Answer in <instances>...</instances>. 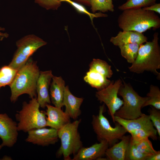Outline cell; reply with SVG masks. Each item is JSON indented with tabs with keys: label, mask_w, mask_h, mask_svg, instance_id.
Listing matches in <instances>:
<instances>
[{
	"label": "cell",
	"mask_w": 160,
	"mask_h": 160,
	"mask_svg": "<svg viewBox=\"0 0 160 160\" xmlns=\"http://www.w3.org/2000/svg\"><path fill=\"white\" fill-rule=\"evenodd\" d=\"M122 84V81L120 79L114 82L111 81L107 87L98 90L95 94L97 100L101 103L103 102L107 106L108 113L115 124V113L123 103V100L118 96L119 89Z\"/></svg>",
	"instance_id": "cell-9"
},
{
	"label": "cell",
	"mask_w": 160,
	"mask_h": 160,
	"mask_svg": "<svg viewBox=\"0 0 160 160\" xmlns=\"http://www.w3.org/2000/svg\"><path fill=\"white\" fill-rule=\"evenodd\" d=\"M156 0H127L125 3L119 6L118 8L123 11L130 9L143 8L156 3Z\"/></svg>",
	"instance_id": "cell-28"
},
{
	"label": "cell",
	"mask_w": 160,
	"mask_h": 160,
	"mask_svg": "<svg viewBox=\"0 0 160 160\" xmlns=\"http://www.w3.org/2000/svg\"><path fill=\"white\" fill-rule=\"evenodd\" d=\"M130 139V135H124L120 142L109 147L105 153V156L107 159L125 160L126 152Z\"/></svg>",
	"instance_id": "cell-19"
},
{
	"label": "cell",
	"mask_w": 160,
	"mask_h": 160,
	"mask_svg": "<svg viewBox=\"0 0 160 160\" xmlns=\"http://www.w3.org/2000/svg\"><path fill=\"white\" fill-rule=\"evenodd\" d=\"M149 156L140 153L130 140L126 152L125 160H147Z\"/></svg>",
	"instance_id": "cell-29"
},
{
	"label": "cell",
	"mask_w": 160,
	"mask_h": 160,
	"mask_svg": "<svg viewBox=\"0 0 160 160\" xmlns=\"http://www.w3.org/2000/svg\"><path fill=\"white\" fill-rule=\"evenodd\" d=\"M50 88L51 101L54 106L61 108L63 106V100L65 82L61 76H53Z\"/></svg>",
	"instance_id": "cell-18"
},
{
	"label": "cell",
	"mask_w": 160,
	"mask_h": 160,
	"mask_svg": "<svg viewBox=\"0 0 160 160\" xmlns=\"http://www.w3.org/2000/svg\"><path fill=\"white\" fill-rule=\"evenodd\" d=\"M81 119L71 122L57 130V135L61 141L60 147L56 153L58 157L63 156L64 160H71L70 156H74L83 146L78 131Z\"/></svg>",
	"instance_id": "cell-5"
},
{
	"label": "cell",
	"mask_w": 160,
	"mask_h": 160,
	"mask_svg": "<svg viewBox=\"0 0 160 160\" xmlns=\"http://www.w3.org/2000/svg\"><path fill=\"white\" fill-rule=\"evenodd\" d=\"M61 2L65 1L68 3L73 7L78 12L88 15L92 22L93 19L95 17H106L108 16L107 14L101 12L97 13H91L89 12L85 7L81 4L71 0H61Z\"/></svg>",
	"instance_id": "cell-30"
},
{
	"label": "cell",
	"mask_w": 160,
	"mask_h": 160,
	"mask_svg": "<svg viewBox=\"0 0 160 160\" xmlns=\"http://www.w3.org/2000/svg\"><path fill=\"white\" fill-rule=\"evenodd\" d=\"M40 72L37 62L30 57L18 70L9 85L11 102H15L20 95L25 94L28 95L31 98L36 97V86Z\"/></svg>",
	"instance_id": "cell-1"
},
{
	"label": "cell",
	"mask_w": 160,
	"mask_h": 160,
	"mask_svg": "<svg viewBox=\"0 0 160 160\" xmlns=\"http://www.w3.org/2000/svg\"><path fill=\"white\" fill-rule=\"evenodd\" d=\"M12 158L10 156H4L3 158L1 159V160H11Z\"/></svg>",
	"instance_id": "cell-37"
},
{
	"label": "cell",
	"mask_w": 160,
	"mask_h": 160,
	"mask_svg": "<svg viewBox=\"0 0 160 160\" xmlns=\"http://www.w3.org/2000/svg\"><path fill=\"white\" fill-rule=\"evenodd\" d=\"M157 130L153 129H140L131 132V140L133 142L137 141L146 138L150 137L153 140H157Z\"/></svg>",
	"instance_id": "cell-25"
},
{
	"label": "cell",
	"mask_w": 160,
	"mask_h": 160,
	"mask_svg": "<svg viewBox=\"0 0 160 160\" xmlns=\"http://www.w3.org/2000/svg\"><path fill=\"white\" fill-rule=\"evenodd\" d=\"M114 120L115 122L120 124L129 133L137 129L155 128L149 115L144 113L138 118L131 119H125L114 116Z\"/></svg>",
	"instance_id": "cell-15"
},
{
	"label": "cell",
	"mask_w": 160,
	"mask_h": 160,
	"mask_svg": "<svg viewBox=\"0 0 160 160\" xmlns=\"http://www.w3.org/2000/svg\"><path fill=\"white\" fill-rule=\"evenodd\" d=\"M42 39L33 34L27 35L16 42L17 48L9 65L18 70L38 49L47 44Z\"/></svg>",
	"instance_id": "cell-8"
},
{
	"label": "cell",
	"mask_w": 160,
	"mask_h": 160,
	"mask_svg": "<svg viewBox=\"0 0 160 160\" xmlns=\"http://www.w3.org/2000/svg\"><path fill=\"white\" fill-rule=\"evenodd\" d=\"M119 27L123 31H130L143 33L151 28L160 27V18L154 12L142 8L123 11L118 19Z\"/></svg>",
	"instance_id": "cell-2"
},
{
	"label": "cell",
	"mask_w": 160,
	"mask_h": 160,
	"mask_svg": "<svg viewBox=\"0 0 160 160\" xmlns=\"http://www.w3.org/2000/svg\"><path fill=\"white\" fill-rule=\"evenodd\" d=\"M3 147V146H2V145H1V144H0V150L1 149V148H2Z\"/></svg>",
	"instance_id": "cell-38"
},
{
	"label": "cell",
	"mask_w": 160,
	"mask_h": 160,
	"mask_svg": "<svg viewBox=\"0 0 160 160\" xmlns=\"http://www.w3.org/2000/svg\"><path fill=\"white\" fill-rule=\"evenodd\" d=\"M84 80L91 87L96 88L98 90L107 87L111 82L100 73L91 70L87 73Z\"/></svg>",
	"instance_id": "cell-20"
},
{
	"label": "cell",
	"mask_w": 160,
	"mask_h": 160,
	"mask_svg": "<svg viewBox=\"0 0 160 160\" xmlns=\"http://www.w3.org/2000/svg\"></svg>",
	"instance_id": "cell-39"
},
{
	"label": "cell",
	"mask_w": 160,
	"mask_h": 160,
	"mask_svg": "<svg viewBox=\"0 0 160 160\" xmlns=\"http://www.w3.org/2000/svg\"><path fill=\"white\" fill-rule=\"evenodd\" d=\"M90 6L93 13L97 11L102 12L114 11L112 0H90Z\"/></svg>",
	"instance_id": "cell-24"
},
{
	"label": "cell",
	"mask_w": 160,
	"mask_h": 160,
	"mask_svg": "<svg viewBox=\"0 0 160 160\" xmlns=\"http://www.w3.org/2000/svg\"><path fill=\"white\" fill-rule=\"evenodd\" d=\"M4 28L0 27V41H1L4 38L8 37V35L7 33H3L1 32V31H3Z\"/></svg>",
	"instance_id": "cell-36"
},
{
	"label": "cell",
	"mask_w": 160,
	"mask_h": 160,
	"mask_svg": "<svg viewBox=\"0 0 160 160\" xmlns=\"http://www.w3.org/2000/svg\"></svg>",
	"instance_id": "cell-40"
},
{
	"label": "cell",
	"mask_w": 160,
	"mask_h": 160,
	"mask_svg": "<svg viewBox=\"0 0 160 160\" xmlns=\"http://www.w3.org/2000/svg\"><path fill=\"white\" fill-rule=\"evenodd\" d=\"M18 70L9 65L0 69V87L9 85L13 80Z\"/></svg>",
	"instance_id": "cell-23"
},
{
	"label": "cell",
	"mask_w": 160,
	"mask_h": 160,
	"mask_svg": "<svg viewBox=\"0 0 160 160\" xmlns=\"http://www.w3.org/2000/svg\"><path fill=\"white\" fill-rule=\"evenodd\" d=\"M160 160V151H157L155 154L149 156L147 160Z\"/></svg>",
	"instance_id": "cell-34"
},
{
	"label": "cell",
	"mask_w": 160,
	"mask_h": 160,
	"mask_svg": "<svg viewBox=\"0 0 160 160\" xmlns=\"http://www.w3.org/2000/svg\"><path fill=\"white\" fill-rule=\"evenodd\" d=\"M143 9L150 11L160 14V4L155 3L149 6L142 8Z\"/></svg>",
	"instance_id": "cell-33"
},
{
	"label": "cell",
	"mask_w": 160,
	"mask_h": 160,
	"mask_svg": "<svg viewBox=\"0 0 160 160\" xmlns=\"http://www.w3.org/2000/svg\"><path fill=\"white\" fill-rule=\"evenodd\" d=\"M36 97L31 98L28 103H23L22 108L17 111L15 117L18 131L28 132L33 129L46 127V115L45 111H40Z\"/></svg>",
	"instance_id": "cell-4"
},
{
	"label": "cell",
	"mask_w": 160,
	"mask_h": 160,
	"mask_svg": "<svg viewBox=\"0 0 160 160\" xmlns=\"http://www.w3.org/2000/svg\"><path fill=\"white\" fill-rule=\"evenodd\" d=\"M149 98L143 104V108L151 105L156 108L160 109V90L157 86L151 85L149 92L147 94Z\"/></svg>",
	"instance_id": "cell-26"
},
{
	"label": "cell",
	"mask_w": 160,
	"mask_h": 160,
	"mask_svg": "<svg viewBox=\"0 0 160 160\" xmlns=\"http://www.w3.org/2000/svg\"><path fill=\"white\" fill-rule=\"evenodd\" d=\"M123 81L124 84L119 89L118 95L122 97L123 103L116 112L114 116L126 119H136L143 114L141 108L149 98L147 96H140L130 84Z\"/></svg>",
	"instance_id": "cell-6"
},
{
	"label": "cell",
	"mask_w": 160,
	"mask_h": 160,
	"mask_svg": "<svg viewBox=\"0 0 160 160\" xmlns=\"http://www.w3.org/2000/svg\"><path fill=\"white\" fill-rule=\"evenodd\" d=\"M147 37L143 33L130 31H120L115 36L111 37L110 41L118 47L129 43H137L140 45L147 41Z\"/></svg>",
	"instance_id": "cell-17"
},
{
	"label": "cell",
	"mask_w": 160,
	"mask_h": 160,
	"mask_svg": "<svg viewBox=\"0 0 160 160\" xmlns=\"http://www.w3.org/2000/svg\"><path fill=\"white\" fill-rule=\"evenodd\" d=\"M46 107L47 127L58 130L70 122V117L61 108L49 104L47 105Z\"/></svg>",
	"instance_id": "cell-14"
},
{
	"label": "cell",
	"mask_w": 160,
	"mask_h": 160,
	"mask_svg": "<svg viewBox=\"0 0 160 160\" xmlns=\"http://www.w3.org/2000/svg\"><path fill=\"white\" fill-rule=\"evenodd\" d=\"M105 110V104L103 103L100 106L98 114L92 115L91 124L98 141H106L110 147L117 143L119 140H121L127 132L117 122L115 123V127H112L103 115Z\"/></svg>",
	"instance_id": "cell-7"
},
{
	"label": "cell",
	"mask_w": 160,
	"mask_h": 160,
	"mask_svg": "<svg viewBox=\"0 0 160 160\" xmlns=\"http://www.w3.org/2000/svg\"><path fill=\"white\" fill-rule=\"evenodd\" d=\"M150 118L154 127L157 131V133L160 136V111L153 107L151 106L148 109Z\"/></svg>",
	"instance_id": "cell-31"
},
{
	"label": "cell",
	"mask_w": 160,
	"mask_h": 160,
	"mask_svg": "<svg viewBox=\"0 0 160 160\" xmlns=\"http://www.w3.org/2000/svg\"><path fill=\"white\" fill-rule=\"evenodd\" d=\"M78 3L90 6V0H73Z\"/></svg>",
	"instance_id": "cell-35"
},
{
	"label": "cell",
	"mask_w": 160,
	"mask_h": 160,
	"mask_svg": "<svg viewBox=\"0 0 160 160\" xmlns=\"http://www.w3.org/2000/svg\"><path fill=\"white\" fill-rule=\"evenodd\" d=\"M35 3L47 9L56 10L61 5V0H34Z\"/></svg>",
	"instance_id": "cell-32"
},
{
	"label": "cell",
	"mask_w": 160,
	"mask_h": 160,
	"mask_svg": "<svg viewBox=\"0 0 160 160\" xmlns=\"http://www.w3.org/2000/svg\"><path fill=\"white\" fill-rule=\"evenodd\" d=\"M89 67V70L95 71L107 78H110L113 74L111 66L105 61L100 59H93Z\"/></svg>",
	"instance_id": "cell-21"
},
{
	"label": "cell",
	"mask_w": 160,
	"mask_h": 160,
	"mask_svg": "<svg viewBox=\"0 0 160 160\" xmlns=\"http://www.w3.org/2000/svg\"><path fill=\"white\" fill-rule=\"evenodd\" d=\"M84 99L73 95L70 91L68 86H65L63 100V106L65 107V112L70 118L76 120L81 113L80 108Z\"/></svg>",
	"instance_id": "cell-16"
},
{
	"label": "cell",
	"mask_w": 160,
	"mask_h": 160,
	"mask_svg": "<svg viewBox=\"0 0 160 160\" xmlns=\"http://www.w3.org/2000/svg\"><path fill=\"white\" fill-rule=\"evenodd\" d=\"M140 45L136 43H129L119 47L122 56L127 60L128 62L132 63L137 56Z\"/></svg>",
	"instance_id": "cell-22"
},
{
	"label": "cell",
	"mask_w": 160,
	"mask_h": 160,
	"mask_svg": "<svg viewBox=\"0 0 160 160\" xmlns=\"http://www.w3.org/2000/svg\"><path fill=\"white\" fill-rule=\"evenodd\" d=\"M17 123L6 113H0V138L3 147H11L16 143L18 136Z\"/></svg>",
	"instance_id": "cell-10"
},
{
	"label": "cell",
	"mask_w": 160,
	"mask_h": 160,
	"mask_svg": "<svg viewBox=\"0 0 160 160\" xmlns=\"http://www.w3.org/2000/svg\"><path fill=\"white\" fill-rule=\"evenodd\" d=\"M53 76L51 70L40 71L36 86V98L40 107L43 108L51 103L49 89Z\"/></svg>",
	"instance_id": "cell-12"
},
{
	"label": "cell",
	"mask_w": 160,
	"mask_h": 160,
	"mask_svg": "<svg viewBox=\"0 0 160 160\" xmlns=\"http://www.w3.org/2000/svg\"><path fill=\"white\" fill-rule=\"evenodd\" d=\"M96 143L89 147L81 148L74 156L72 160H93L103 157L105 155L107 149L109 147L105 140Z\"/></svg>",
	"instance_id": "cell-13"
},
{
	"label": "cell",
	"mask_w": 160,
	"mask_h": 160,
	"mask_svg": "<svg viewBox=\"0 0 160 160\" xmlns=\"http://www.w3.org/2000/svg\"><path fill=\"white\" fill-rule=\"evenodd\" d=\"M26 142L43 146L54 145L59 140L57 130L45 127L31 130L28 132Z\"/></svg>",
	"instance_id": "cell-11"
},
{
	"label": "cell",
	"mask_w": 160,
	"mask_h": 160,
	"mask_svg": "<svg viewBox=\"0 0 160 160\" xmlns=\"http://www.w3.org/2000/svg\"><path fill=\"white\" fill-rule=\"evenodd\" d=\"M131 141L134 144L137 150L144 155L150 156L155 154L157 151L153 148L152 143L149 140L148 138L135 142Z\"/></svg>",
	"instance_id": "cell-27"
},
{
	"label": "cell",
	"mask_w": 160,
	"mask_h": 160,
	"mask_svg": "<svg viewBox=\"0 0 160 160\" xmlns=\"http://www.w3.org/2000/svg\"><path fill=\"white\" fill-rule=\"evenodd\" d=\"M159 33L155 32L151 41L140 44L137 56L129 67L131 72L137 73L145 71H150L160 77L157 70L160 68V48L159 44Z\"/></svg>",
	"instance_id": "cell-3"
}]
</instances>
